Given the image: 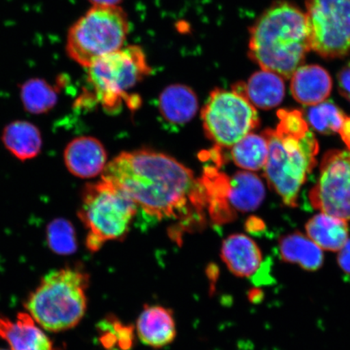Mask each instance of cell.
Segmentation results:
<instances>
[{
    "instance_id": "obj_1",
    "label": "cell",
    "mask_w": 350,
    "mask_h": 350,
    "mask_svg": "<svg viewBox=\"0 0 350 350\" xmlns=\"http://www.w3.org/2000/svg\"><path fill=\"white\" fill-rule=\"evenodd\" d=\"M102 178L124 191L137 208L156 221L198 219L208 206L202 182L163 152H122L107 165Z\"/></svg>"
},
{
    "instance_id": "obj_12",
    "label": "cell",
    "mask_w": 350,
    "mask_h": 350,
    "mask_svg": "<svg viewBox=\"0 0 350 350\" xmlns=\"http://www.w3.org/2000/svg\"><path fill=\"white\" fill-rule=\"evenodd\" d=\"M222 198L227 208L248 213L260 206L265 198V187L261 179L251 172H239L228 178L224 175L221 185Z\"/></svg>"
},
{
    "instance_id": "obj_22",
    "label": "cell",
    "mask_w": 350,
    "mask_h": 350,
    "mask_svg": "<svg viewBox=\"0 0 350 350\" xmlns=\"http://www.w3.org/2000/svg\"><path fill=\"white\" fill-rule=\"evenodd\" d=\"M268 156V142L262 134L249 133L231 148L234 164L249 172L264 169Z\"/></svg>"
},
{
    "instance_id": "obj_28",
    "label": "cell",
    "mask_w": 350,
    "mask_h": 350,
    "mask_svg": "<svg viewBox=\"0 0 350 350\" xmlns=\"http://www.w3.org/2000/svg\"><path fill=\"white\" fill-rule=\"evenodd\" d=\"M338 262L341 268L350 273V240L339 251Z\"/></svg>"
},
{
    "instance_id": "obj_8",
    "label": "cell",
    "mask_w": 350,
    "mask_h": 350,
    "mask_svg": "<svg viewBox=\"0 0 350 350\" xmlns=\"http://www.w3.org/2000/svg\"><path fill=\"white\" fill-rule=\"evenodd\" d=\"M207 137L219 148H229L260 124L256 108L239 92L214 90L201 113Z\"/></svg>"
},
{
    "instance_id": "obj_3",
    "label": "cell",
    "mask_w": 350,
    "mask_h": 350,
    "mask_svg": "<svg viewBox=\"0 0 350 350\" xmlns=\"http://www.w3.org/2000/svg\"><path fill=\"white\" fill-rule=\"evenodd\" d=\"M310 50L306 14L291 3H274L250 30V58L262 70L282 78L293 76Z\"/></svg>"
},
{
    "instance_id": "obj_17",
    "label": "cell",
    "mask_w": 350,
    "mask_h": 350,
    "mask_svg": "<svg viewBox=\"0 0 350 350\" xmlns=\"http://www.w3.org/2000/svg\"><path fill=\"white\" fill-rule=\"evenodd\" d=\"M233 89L244 95L254 107L265 111L279 106L286 94L283 78L262 69L252 74L247 83L235 85Z\"/></svg>"
},
{
    "instance_id": "obj_18",
    "label": "cell",
    "mask_w": 350,
    "mask_h": 350,
    "mask_svg": "<svg viewBox=\"0 0 350 350\" xmlns=\"http://www.w3.org/2000/svg\"><path fill=\"white\" fill-rule=\"evenodd\" d=\"M159 108L163 120L170 125L182 126L190 122L199 108L195 92L185 85H172L161 94Z\"/></svg>"
},
{
    "instance_id": "obj_9",
    "label": "cell",
    "mask_w": 350,
    "mask_h": 350,
    "mask_svg": "<svg viewBox=\"0 0 350 350\" xmlns=\"http://www.w3.org/2000/svg\"><path fill=\"white\" fill-rule=\"evenodd\" d=\"M310 50L325 59L350 55V0H306Z\"/></svg>"
},
{
    "instance_id": "obj_23",
    "label": "cell",
    "mask_w": 350,
    "mask_h": 350,
    "mask_svg": "<svg viewBox=\"0 0 350 350\" xmlns=\"http://www.w3.org/2000/svg\"><path fill=\"white\" fill-rule=\"evenodd\" d=\"M20 90L22 105L33 115L48 113L58 103V90L41 78L29 79L21 85Z\"/></svg>"
},
{
    "instance_id": "obj_15",
    "label": "cell",
    "mask_w": 350,
    "mask_h": 350,
    "mask_svg": "<svg viewBox=\"0 0 350 350\" xmlns=\"http://www.w3.org/2000/svg\"><path fill=\"white\" fill-rule=\"evenodd\" d=\"M332 89L330 74L321 66L301 65L291 77V94L304 106L313 107L325 102Z\"/></svg>"
},
{
    "instance_id": "obj_10",
    "label": "cell",
    "mask_w": 350,
    "mask_h": 350,
    "mask_svg": "<svg viewBox=\"0 0 350 350\" xmlns=\"http://www.w3.org/2000/svg\"><path fill=\"white\" fill-rule=\"evenodd\" d=\"M309 197L313 208L350 221V150L326 153L321 176Z\"/></svg>"
},
{
    "instance_id": "obj_20",
    "label": "cell",
    "mask_w": 350,
    "mask_h": 350,
    "mask_svg": "<svg viewBox=\"0 0 350 350\" xmlns=\"http://www.w3.org/2000/svg\"><path fill=\"white\" fill-rule=\"evenodd\" d=\"M308 238L322 250L339 252L349 240L347 221L321 213L306 223Z\"/></svg>"
},
{
    "instance_id": "obj_4",
    "label": "cell",
    "mask_w": 350,
    "mask_h": 350,
    "mask_svg": "<svg viewBox=\"0 0 350 350\" xmlns=\"http://www.w3.org/2000/svg\"><path fill=\"white\" fill-rule=\"evenodd\" d=\"M89 283V275L78 268L51 271L29 295L25 308L44 330L72 329L85 317Z\"/></svg>"
},
{
    "instance_id": "obj_26",
    "label": "cell",
    "mask_w": 350,
    "mask_h": 350,
    "mask_svg": "<svg viewBox=\"0 0 350 350\" xmlns=\"http://www.w3.org/2000/svg\"><path fill=\"white\" fill-rule=\"evenodd\" d=\"M113 331L117 336L118 347L120 350H131L133 348L135 340V327L131 325H124L113 316L109 317Z\"/></svg>"
},
{
    "instance_id": "obj_13",
    "label": "cell",
    "mask_w": 350,
    "mask_h": 350,
    "mask_svg": "<svg viewBox=\"0 0 350 350\" xmlns=\"http://www.w3.org/2000/svg\"><path fill=\"white\" fill-rule=\"evenodd\" d=\"M0 338L10 350H56L53 341L29 313H19L15 321L0 317Z\"/></svg>"
},
{
    "instance_id": "obj_31",
    "label": "cell",
    "mask_w": 350,
    "mask_h": 350,
    "mask_svg": "<svg viewBox=\"0 0 350 350\" xmlns=\"http://www.w3.org/2000/svg\"><path fill=\"white\" fill-rule=\"evenodd\" d=\"M94 6H117L122 0H89Z\"/></svg>"
},
{
    "instance_id": "obj_33",
    "label": "cell",
    "mask_w": 350,
    "mask_h": 350,
    "mask_svg": "<svg viewBox=\"0 0 350 350\" xmlns=\"http://www.w3.org/2000/svg\"><path fill=\"white\" fill-rule=\"evenodd\" d=\"M0 350H8V349H0Z\"/></svg>"
},
{
    "instance_id": "obj_6",
    "label": "cell",
    "mask_w": 350,
    "mask_h": 350,
    "mask_svg": "<svg viewBox=\"0 0 350 350\" xmlns=\"http://www.w3.org/2000/svg\"><path fill=\"white\" fill-rule=\"evenodd\" d=\"M152 69L141 46H129L103 57L88 68L87 81L104 111L116 113L124 102L137 107L128 92L150 75Z\"/></svg>"
},
{
    "instance_id": "obj_5",
    "label": "cell",
    "mask_w": 350,
    "mask_h": 350,
    "mask_svg": "<svg viewBox=\"0 0 350 350\" xmlns=\"http://www.w3.org/2000/svg\"><path fill=\"white\" fill-rule=\"evenodd\" d=\"M137 210L130 197L107 179L87 185L78 210L88 230L87 248L96 252L107 241L124 239Z\"/></svg>"
},
{
    "instance_id": "obj_21",
    "label": "cell",
    "mask_w": 350,
    "mask_h": 350,
    "mask_svg": "<svg viewBox=\"0 0 350 350\" xmlns=\"http://www.w3.org/2000/svg\"><path fill=\"white\" fill-rule=\"evenodd\" d=\"M279 250L284 260L295 262L306 270L316 271L323 265L322 249L300 233L284 236L280 241Z\"/></svg>"
},
{
    "instance_id": "obj_29",
    "label": "cell",
    "mask_w": 350,
    "mask_h": 350,
    "mask_svg": "<svg viewBox=\"0 0 350 350\" xmlns=\"http://www.w3.org/2000/svg\"><path fill=\"white\" fill-rule=\"evenodd\" d=\"M339 133L342 138L343 142L347 144L350 150V117L345 118L342 126L339 131Z\"/></svg>"
},
{
    "instance_id": "obj_25",
    "label": "cell",
    "mask_w": 350,
    "mask_h": 350,
    "mask_svg": "<svg viewBox=\"0 0 350 350\" xmlns=\"http://www.w3.org/2000/svg\"><path fill=\"white\" fill-rule=\"evenodd\" d=\"M345 118L343 112L330 102L316 105L310 107L308 113L310 125L323 134L339 133Z\"/></svg>"
},
{
    "instance_id": "obj_32",
    "label": "cell",
    "mask_w": 350,
    "mask_h": 350,
    "mask_svg": "<svg viewBox=\"0 0 350 350\" xmlns=\"http://www.w3.org/2000/svg\"><path fill=\"white\" fill-rule=\"evenodd\" d=\"M107 350H119V349H116L112 348V349H107Z\"/></svg>"
},
{
    "instance_id": "obj_24",
    "label": "cell",
    "mask_w": 350,
    "mask_h": 350,
    "mask_svg": "<svg viewBox=\"0 0 350 350\" xmlns=\"http://www.w3.org/2000/svg\"><path fill=\"white\" fill-rule=\"evenodd\" d=\"M48 247L60 256L72 255L77 250V239L72 223L65 218H56L46 226Z\"/></svg>"
},
{
    "instance_id": "obj_7",
    "label": "cell",
    "mask_w": 350,
    "mask_h": 350,
    "mask_svg": "<svg viewBox=\"0 0 350 350\" xmlns=\"http://www.w3.org/2000/svg\"><path fill=\"white\" fill-rule=\"evenodd\" d=\"M130 32L129 17L117 6H94L68 33L66 51L86 68L103 57L122 49Z\"/></svg>"
},
{
    "instance_id": "obj_16",
    "label": "cell",
    "mask_w": 350,
    "mask_h": 350,
    "mask_svg": "<svg viewBox=\"0 0 350 350\" xmlns=\"http://www.w3.org/2000/svg\"><path fill=\"white\" fill-rule=\"evenodd\" d=\"M221 256L227 268L239 278H250L262 265L258 245L243 234L230 235L221 245Z\"/></svg>"
},
{
    "instance_id": "obj_11",
    "label": "cell",
    "mask_w": 350,
    "mask_h": 350,
    "mask_svg": "<svg viewBox=\"0 0 350 350\" xmlns=\"http://www.w3.org/2000/svg\"><path fill=\"white\" fill-rule=\"evenodd\" d=\"M64 159L66 167L74 176L93 178L103 174L107 165V153L98 139L80 137L67 144Z\"/></svg>"
},
{
    "instance_id": "obj_30",
    "label": "cell",
    "mask_w": 350,
    "mask_h": 350,
    "mask_svg": "<svg viewBox=\"0 0 350 350\" xmlns=\"http://www.w3.org/2000/svg\"><path fill=\"white\" fill-rule=\"evenodd\" d=\"M206 274L209 282H211V291H214V286H215L219 278V274H220L217 266L214 265H208L206 270Z\"/></svg>"
},
{
    "instance_id": "obj_19",
    "label": "cell",
    "mask_w": 350,
    "mask_h": 350,
    "mask_svg": "<svg viewBox=\"0 0 350 350\" xmlns=\"http://www.w3.org/2000/svg\"><path fill=\"white\" fill-rule=\"evenodd\" d=\"M2 142L13 156L22 161L35 159L42 148L40 130L32 122L25 120L8 124L2 133Z\"/></svg>"
},
{
    "instance_id": "obj_2",
    "label": "cell",
    "mask_w": 350,
    "mask_h": 350,
    "mask_svg": "<svg viewBox=\"0 0 350 350\" xmlns=\"http://www.w3.org/2000/svg\"><path fill=\"white\" fill-rule=\"evenodd\" d=\"M278 116L277 129L262 133L269 146L265 178L284 204L296 207L301 187L317 165L319 144L301 111L280 109Z\"/></svg>"
},
{
    "instance_id": "obj_27",
    "label": "cell",
    "mask_w": 350,
    "mask_h": 350,
    "mask_svg": "<svg viewBox=\"0 0 350 350\" xmlns=\"http://www.w3.org/2000/svg\"><path fill=\"white\" fill-rule=\"evenodd\" d=\"M338 77L340 94L350 103V62L340 70Z\"/></svg>"
},
{
    "instance_id": "obj_14",
    "label": "cell",
    "mask_w": 350,
    "mask_h": 350,
    "mask_svg": "<svg viewBox=\"0 0 350 350\" xmlns=\"http://www.w3.org/2000/svg\"><path fill=\"white\" fill-rule=\"evenodd\" d=\"M135 328L139 339L153 349L167 347L176 338L173 312L163 306H144Z\"/></svg>"
}]
</instances>
